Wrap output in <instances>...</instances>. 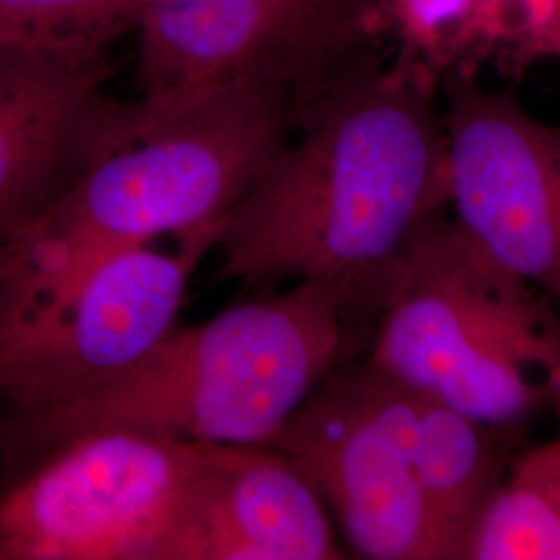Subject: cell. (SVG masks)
<instances>
[{"instance_id":"6da1fadb","label":"cell","mask_w":560,"mask_h":560,"mask_svg":"<svg viewBox=\"0 0 560 560\" xmlns=\"http://www.w3.org/2000/svg\"><path fill=\"white\" fill-rule=\"evenodd\" d=\"M446 208L441 85L368 50L305 104L214 249L224 279L332 280L381 314L409 243Z\"/></svg>"},{"instance_id":"8fae6325","label":"cell","mask_w":560,"mask_h":560,"mask_svg":"<svg viewBox=\"0 0 560 560\" xmlns=\"http://www.w3.org/2000/svg\"><path fill=\"white\" fill-rule=\"evenodd\" d=\"M337 525L270 444L201 442L200 459L145 560H339Z\"/></svg>"},{"instance_id":"ba28073f","label":"cell","mask_w":560,"mask_h":560,"mask_svg":"<svg viewBox=\"0 0 560 560\" xmlns=\"http://www.w3.org/2000/svg\"><path fill=\"white\" fill-rule=\"evenodd\" d=\"M138 36L145 115L249 78L303 106L370 50L358 0H154Z\"/></svg>"},{"instance_id":"52a82bcc","label":"cell","mask_w":560,"mask_h":560,"mask_svg":"<svg viewBox=\"0 0 560 560\" xmlns=\"http://www.w3.org/2000/svg\"><path fill=\"white\" fill-rule=\"evenodd\" d=\"M268 444L312 483L355 557L451 560L400 420L397 382L372 363L332 372Z\"/></svg>"},{"instance_id":"5b68a950","label":"cell","mask_w":560,"mask_h":560,"mask_svg":"<svg viewBox=\"0 0 560 560\" xmlns=\"http://www.w3.org/2000/svg\"><path fill=\"white\" fill-rule=\"evenodd\" d=\"M201 442L104 428L0 467V560H145Z\"/></svg>"},{"instance_id":"8992f818","label":"cell","mask_w":560,"mask_h":560,"mask_svg":"<svg viewBox=\"0 0 560 560\" xmlns=\"http://www.w3.org/2000/svg\"><path fill=\"white\" fill-rule=\"evenodd\" d=\"M219 231L175 252L122 249L52 295L0 314V413L69 399L140 360L175 326L187 284Z\"/></svg>"},{"instance_id":"5bb4252c","label":"cell","mask_w":560,"mask_h":560,"mask_svg":"<svg viewBox=\"0 0 560 560\" xmlns=\"http://www.w3.org/2000/svg\"><path fill=\"white\" fill-rule=\"evenodd\" d=\"M463 560H560V434L523 453L502 476Z\"/></svg>"},{"instance_id":"7c38bea8","label":"cell","mask_w":560,"mask_h":560,"mask_svg":"<svg viewBox=\"0 0 560 560\" xmlns=\"http://www.w3.org/2000/svg\"><path fill=\"white\" fill-rule=\"evenodd\" d=\"M368 48L441 85L486 71L517 81L560 62V0H358Z\"/></svg>"},{"instance_id":"4fadbf2b","label":"cell","mask_w":560,"mask_h":560,"mask_svg":"<svg viewBox=\"0 0 560 560\" xmlns=\"http://www.w3.org/2000/svg\"><path fill=\"white\" fill-rule=\"evenodd\" d=\"M397 382V381H395ZM405 425L421 488L451 560H463L471 527L504 476L499 430L397 382Z\"/></svg>"},{"instance_id":"30bf717a","label":"cell","mask_w":560,"mask_h":560,"mask_svg":"<svg viewBox=\"0 0 560 560\" xmlns=\"http://www.w3.org/2000/svg\"><path fill=\"white\" fill-rule=\"evenodd\" d=\"M108 52L0 46V260L83 171L141 127Z\"/></svg>"},{"instance_id":"3957f363","label":"cell","mask_w":560,"mask_h":560,"mask_svg":"<svg viewBox=\"0 0 560 560\" xmlns=\"http://www.w3.org/2000/svg\"><path fill=\"white\" fill-rule=\"evenodd\" d=\"M300 113L295 94L261 78L208 90L162 115L141 110L140 129L90 164L7 249L0 314L52 295L122 249L162 235L221 233L293 138Z\"/></svg>"},{"instance_id":"277c9868","label":"cell","mask_w":560,"mask_h":560,"mask_svg":"<svg viewBox=\"0 0 560 560\" xmlns=\"http://www.w3.org/2000/svg\"><path fill=\"white\" fill-rule=\"evenodd\" d=\"M382 374L494 428L560 411V316L453 214L409 243L365 358Z\"/></svg>"},{"instance_id":"7a4b0ae2","label":"cell","mask_w":560,"mask_h":560,"mask_svg":"<svg viewBox=\"0 0 560 560\" xmlns=\"http://www.w3.org/2000/svg\"><path fill=\"white\" fill-rule=\"evenodd\" d=\"M376 312L332 280H295L173 328L140 360L69 399L0 413V467L60 441L129 428L214 444H268L345 363Z\"/></svg>"},{"instance_id":"9c48e42d","label":"cell","mask_w":560,"mask_h":560,"mask_svg":"<svg viewBox=\"0 0 560 560\" xmlns=\"http://www.w3.org/2000/svg\"><path fill=\"white\" fill-rule=\"evenodd\" d=\"M441 104L451 214L494 260L560 301V127L476 75L442 81Z\"/></svg>"},{"instance_id":"9a60e30c","label":"cell","mask_w":560,"mask_h":560,"mask_svg":"<svg viewBox=\"0 0 560 560\" xmlns=\"http://www.w3.org/2000/svg\"><path fill=\"white\" fill-rule=\"evenodd\" d=\"M154 0H0V46L108 52L140 32Z\"/></svg>"}]
</instances>
